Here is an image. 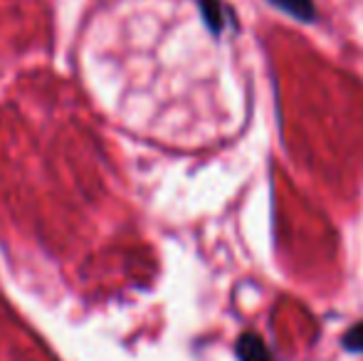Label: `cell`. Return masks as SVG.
Instances as JSON below:
<instances>
[{"label": "cell", "instance_id": "obj_1", "mask_svg": "<svg viewBox=\"0 0 363 361\" xmlns=\"http://www.w3.org/2000/svg\"><path fill=\"white\" fill-rule=\"evenodd\" d=\"M267 3H272L274 8L289 13L296 20H314L316 15L314 0H267Z\"/></svg>", "mask_w": 363, "mask_h": 361}]
</instances>
